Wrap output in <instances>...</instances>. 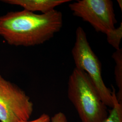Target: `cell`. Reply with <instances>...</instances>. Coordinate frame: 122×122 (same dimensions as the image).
Here are the masks:
<instances>
[{
  "label": "cell",
  "instance_id": "cell-2",
  "mask_svg": "<svg viewBox=\"0 0 122 122\" xmlns=\"http://www.w3.org/2000/svg\"><path fill=\"white\" fill-rule=\"evenodd\" d=\"M67 96L81 122H104L108 117L107 106L85 71L74 68L68 79Z\"/></svg>",
  "mask_w": 122,
  "mask_h": 122
},
{
  "label": "cell",
  "instance_id": "cell-1",
  "mask_svg": "<svg viewBox=\"0 0 122 122\" xmlns=\"http://www.w3.org/2000/svg\"><path fill=\"white\" fill-rule=\"evenodd\" d=\"M62 25V14L55 9L41 14L10 11L0 16V36L10 45L35 46L52 39Z\"/></svg>",
  "mask_w": 122,
  "mask_h": 122
},
{
  "label": "cell",
  "instance_id": "cell-9",
  "mask_svg": "<svg viewBox=\"0 0 122 122\" xmlns=\"http://www.w3.org/2000/svg\"><path fill=\"white\" fill-rule=\"evenodd\" d=\"M108 43L116 50H119L122 39V23L117 28H114L106 34Z\"/></svg>",
  "mask_w": 122,
  "mask_h": 122
},
{
  "label": "cell",
  "instance_id": "cell-5",
  "mask_svg": "<svg viewBox=\"0 0 122 122\" xmlns=\"http://www.w3.org/2000/svg\"><path fill=\"white\" fill-rule=\"evenodd\" d=\"M75 16L89 23L97 32L106 34L115 28L113 2L110 0H79L69 5Z\"/></svg>",
  "mask_w": 122,
  "mask_h": 122
},
{
  "label": "cell",
  "instance_id": "cell-6",
  "mask_svg": "<svg viewBox=\"0 0 122 122\" xmlns=\"http://www.w3.org/2000/svg\"><path fill=\"white\" fill-rule=\"evenodd\" d=\"M70 0H3L4 3L15 5L22 7L24 10L34 12L40 11L42 14L50 12L55 7L70 2Z\"/></svg>",
  "mask_w": 122,
  "mask_h": 122
},
{
  "label": "cell",
  "instance_id": "cell-7",
  "mask_svg": "<svg viewBox=\"0 0 122 122\" xmlns=\"http://www.w3.org/2000/svg\"><path fill=\"white\" fill-rule=\"evenodd\" d=\"M112 57L115 62L114 68L115 79L118 91L116 93L118 102L122 103V49L116 50L112 55Z\"/></svg>",
  "mask_w": 122,
  "mask_h": 122
},
{
  "label": "cell",
  "instance_id": "cell-11",
  "mask_svg": "<svg viewBox=\"0 0 122 122\" xmlns=\"http://www.w3.org/2000/svg\"><path fill=\"white\" fill-rule=\"evenodd\" d=\"M50 119L48 114L43 113L39 117L32 121H27L23 122H50Z\"/></svg>",
  "mask_w": 122,
  "mask_h": 122
},
{
  "label": "cell",
  "instance_id": "cell-8",
  "mask_svg": "<svg viewBox=\"0 0 122 122\" xmlns=\"http://www.w3.org/2000/svg\"><path fill=\"white\" fill-rule=\"evenodd\" d=\"M112 87L113 107L104 122H122V103L118 102L116 95V90L113 86Z\"/></svg>",
  "mask_w": 122,
  "mask_h": 122
},
{
  "label": "cell",
  "instance_id": "cell-10",
  "mask_svg": "<svg viewBox=\"0 0 122 122\" xmlns=\"http://www.w3.org/2000/svg\"><path fill=\"white\" fill-rule=\"evenodd\" d=\"M50 122H67L65 114L61 112L55 114L50 119Z\"/></svg>",
  "mask_w": 122,
  "mask_h": 122
},
{
  "label": "cell",
  "instance_id": "cell-4",
  "mask_svg": "<svg viewBox=\"0 0 122 122\" xmlns=\"http://www.w3.org/2000/svg\"><path fill=\"white\" fill-rule=\"evenodd\" d=\"M33 110L25 92L0 74V122L29 121Z\"/></svg>",
  "mask_w": 122,
  "mask_h": 122
},
{
  "label": "cell",
  "instance_id": "cell-3",
  "mask_svg": "<svg viewBox=\"0 0 122 122\" xmlns=\"http://www.w3.org/2000/svg\"><path fill=\"white\" fill-rule=\"evenodd\" d=\"M71 53L76 68L88 74L105 105L112 108V91L105 85L102 76L101 62L92 50L81 27H78L76 31V41Z\"/></svg>",
  "mask_w": 122,
  "mask_h": 122
},
{
  "label": "cell",
  "instance_id": "cell-12",
  "mask_svg": "<svg viewBox=\"0 0 122 122\" xmlns=\"http://www.w3.org/2000/svg\"><path fill=\"white\" fill-rule=\"evenodd\" d=\"M118 5L119 6V7L121 9V10H122V1L121 0H117Z\"/></svg>",
  "mask_w": 122,
  "mask_h": 122
}]
</instances>
